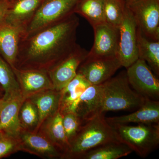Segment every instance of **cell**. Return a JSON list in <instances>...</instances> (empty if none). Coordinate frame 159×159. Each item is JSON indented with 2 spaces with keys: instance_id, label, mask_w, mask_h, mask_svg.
Wrapping results in <instances>:
<instances>
[{
  "instance_id": "8fae6325",
  "label": "cell",
  "mask_w": 159,
  "mask_h": 159,
  "mask_svg": "<svg viewBox=\"0 0 159 159\" xmlns=\"http://www.w3.org/2000/svg\"><path fill=\"white\" fill-rule=\"evenodd\" d=\"M93 44L89 57H118L119 29L104 22L93 26Z\"/></svg>"
},
{
  "instance_id": "cb8c5ba5",
  "label": "cell",
  "mask_w": 159,
  "mask_h": 159,
  "mask_svg": "<svg viewBox=\"0 0 159 159\" xmlns=\"http://www.w3.org/2000/svg\"><path fill=\"white\" fill-rule=\"evenodd\" d=\"M45 130L51 142L65 151L67 150L69 143L62 123V115L59 110L51 116L46 124Z\"/></svg>"
},
{
  "instance_id": "8992f818",
  "label": "cell",
  "mask_w": 159,
  "mask_h": 159,
  "mask_svg": "<svg viewBox=\"0 0 159 159\" xmlns=\"http://www.w3.org/2000/svg\"><path fill=\"white\" fill-rule=\"evenodd\" d=\"M126 5L142 34L159 41V0H132Z\"/></svg>"
},
{
  "instance_id": "d4e9b609",
  "label": "cell",
  "mask_w": 159,
  "mask_h": 159,
  "mask_svg": "<svg viewBox=\"0 0 159 159\" xmlns=\"http://www.w3.org/2000/svg\"><path fill=\"white\" fill-rule=\"evenodd\" d=\"M0 86L4 91L3 97L6 99L22 95L19 84L13 70L1 54Z\"/></svg>"
},
{
  "instance_id": "603a6c76",
  "label": "cell",
  "mask_w": 159,
  "mask_h": 159,
  "mask_svg": "<svg viewBox=\"0 0 159 159\" xmlns=\"http://www.w3.org/2000/svg\"><path fill=\"white\" fill-rule=\"evenodd\" d=\"M104 0H79L75 8V14L85 18L92 27L106 22Z\"/></svg>"
},
{
  "instance_id": "4dcf8cb0",
  "label": "cell",
  "mask_w": 159,
  "mask_h": 159,
  "mask_svg": "<svg viewBox=\"0 0 159 159\" xmlns=\"http://www.w3.org/2000/svg\"><path fill=\"white\" fill-rule=\"evenodd\" d=\"M5 100H6V99H5V98H4L3 97H2V98H0V113H1V110H2V107Z\"/></svg>"
},
{
  "instance_id": "5bb4252c",
  "label": "cell",
  "mask_w": 159,
  "mask_h": 159,
  "mask_svg": "<svg viewBox=\"0 0 159 159\" xmlns=\"http://www.w3.org/2000/svg\"><path fill=\"white\" fill-rule=\"evenodd\" d=\"M22 29L0 23V54L11 69L15 67L20 41L24 34Z\"/></svg>"
},
{
  "instance_id": "6da1fadb",
  "label": "cell",
  "mask_w": 159,
  "mask_h": 159,
  "mask_svg": "<svg viewBox=\"0 0 159 159\" xmlns=\"http://www.w3.org/2000/svg\"><path fill=\"white\" fill-rule=\"evenodd\" d=\"M79 19L74 14L61 21L21 38L15 67L48 71L77 48Z\"/></svg>"
},
{
  "instance_id": "f546056e",
  "label": "cell",
  "mask_w": 159,
  "mask_h": 159,
  "mask_svg": "<svg viewBox=\"0 0 159 159\" xmlns=\"http://www.w3.org/2000/svg\"><path fill=\"white\" fill-rule=\"evenodd\" d=\"M9 3V0H0V23L4 20Z\"/></svg>"
},
{
  "instance_id": "2e32d148",
  "label": "cell",
  "mask_w": 159,
  "mask_h": 159,
  "mask_svg": "<svg viewBox=\"0 0 159 159\" xmlns=\"http://www.w3.org/2000/svg\"><path fill=\"white\" fill-rule=\"evenodd\" d=\"M111 125L139 124H159V101L145 99L144 104L135 112L120 116L106 118Z\"/></svg>"
},
{
  "instance_id": "44dd1931",
  "label": "cell",
  "mask_w": 159,
  "mask_h": 159,
  "mask_svg": "<svg viewBox=\"0 0 159 159\" xmlns=\"http://www.w3.org/2000/svg\"><path fill=\"white\" fill-rule=\"evenodd\" d=\"M137 47L139 58L144 60L151 70L159 76V41L148 39L137 28Z\"/></svg>"
},
{
  "instance_id": "7a4b0ae2",
  "label": "cell",
  "mask_w": 159,
  "mask_h": 159,
  "mask_svg": "<svg viewBox=\"0 0 159 159\" xmlns=\"http://www.w3.org/2000/svg\"><path fill=\"white\" fill-rule=\"evenodd\" d=\"M86 122L84 126L80 127L70 142L65 155L66 157L80 158L88 152L101 145L109 142H121L103 113L98 114Z\"/></svg>"
},
{
  "instance_id": "ac0fdd59",
  "label": "cell",
  "mask_w": 159,
  "mask_h": 159,
  "mask_svg": "<svg viewBox=\"0 0 159 159\" xmlns=\"http://www.w3.org/2000/svg\"><path fill=\"white\" fill-rule=\"evenodd\" d=\"M90 85L83 76L77 73L76 76L60 91L61 98L59 111L61 113L70 112L75 114L80 97Z\"/></svg>"
},
{
  "instance_id": "3957f363",
  "label": "cell",
  "mask_w": 159,
  "mask_h": 159,
  "mask_svg": "<svg viewBox=\"0 0 159 159\" xmlns=\"http://www.w3.org/2000/svg\"><path fill=\"white\" fill-rule=\"evenodd\" d=\"M101 84V113L109 111L138 109L146 99L132 89L125 71Z\"/></svg>"
},
{
  "instance_id": "484cf974",
  "label": "cell",
  "mask_w": 159,
  "mask_h": 159,
  "mask_svg": "<svg viewBox=\"0 0 159 159\" xmlns=\"http://www.w3.org/2000/svg\"><path fill=\"white\" fill-rule=\"evenodd\" d=\"M125 8V0H104L106 22L119 29L124 17Z\"/></svg>"
},
{
  "instance_id": "4fadbf2b",
  "label": "cell",
  "mask_w": 159,
  "mask_h": 159,
  "mask_svg": "<svg viewBox=\"0 0 159 159\" xmlns=\"http://www.w3.org/2000/svg\"><path fill=\"white\" fill-rule=\"evenodd\" d=\"M9 5L3 21L25 31L43 0H9Z\"/></svg>"
},
{
  "instance_id": "4316f807",
  "label": "cell",
  "mask_w": 159,
  "mask_h": 159,
  "mask_svg": "<svg viewBox=\"0 0 159 159\" xmlns=\"http://www.w3.org/2000/svg\"><path fill=\"white\" fill-rule=\"evenodd\" d=\"M19 119L22 127L31 128L38 125L39 117L37 109L29 99H25L21 106Z\"/></svg>"
},
{
  "instance_id": "9a60e30c",
  "label": "cell",
  "mask_w": 159,
  "mask_h": 159,
  "mask_svg": "<svg viewBox=\"0 0 159 159\" xmlns=\"http://www.w3.org/2000/svg\"><path fill=\"white\" fill-rule=\"evenodd\" d=\"M25 99L22 95L5 99L0 113V131L18 139L22 128L20 109Z\"/></svg>"
},
{
  "instance_id": "e0dca14e",
  "label": "cell",
  "mask_w": 159,
  "mask_h": 159,
  "mask_svg": "<svg viewBox=\"0 0 159 159\" xmlns=\"http://www.w3.org/2000/svg\"><path fill=\"white\" fill-rule=\"evenodd\" d=\"M102 84L91 85L80 97L75 114L85 121L101 113Z\"/></svg>"
},
{
  "instance_id": "277c9868",
  "label": "cell",
  "mask_w": 159,
  "mask_h": 159,
  "mask_svg": "<svg viewBox=\"0 0 159 159\" xmlns=\"http://www.w3.org/2000/svg\"><path fill=\"white\" fill-rule=\"evenodd\" d=\"M111 125L121 142L141 157H146L158 147L159 124H139L136 126L126 124Z\"/></svg>"
},
{
  "instance_id": "ba28073f",
  "label": "cell",
  "mask_w": 159,
  "mask_h": 159,
  "mask_svg": "<svg viewBox=\"0 0 159 159\" xmlns=\"http://www.w3.org/2000/svg\"><path fill=\"white\" fill-rule=\"evenodd\" d=\"M119 29L118 57L122 67L126 69L139 59L136 23L126 5L124 17Z\"/></svg>"
},
{
  "instance_id": "d6986e66",
  "label": "cell",
  "mask_w": 159,
  "mask_h": 159,
  "mask_svg": "<svg viewBox=\"0 0 159 159\" xmlns=\"http://www.w3.org/2000/svg\"><path fill=\"white\" fill-rule=\"evenodd\" d=\"M28 98L37 109L39 117L38 125H39L59 110L61 93L60 91L51 89L39 92Z\"/></svg>"
},
{
  "instance_id": "9c48e42d",
  "label": "cell",
  "mask_w": 159,
  "mask_h": 159,
  "mask_svg": "<svg viewBox=\"0 0 159 159\" xmlns=\"http://www.w3.org/2000/svg\"><path fill=\"white\" fill-rule=\"evenodd\" d=\"M122 67L118 57L87 56L80 65L77 73L81 74L91 85L102 84Z\"/></svg>"
},
{
  "instance_id": "5b68a950",
  "label": "cell",
  "mask_w": 159,
  "mask_h": 159,
  "mask_svg": "<svg viewBox=\"0 0 159 159\" xmlns=\"http://www.w3.org/2000/svg\"><path fill=\"white\" fill-rule=\"evenodd\" d=\"M79 0H43L22 38L28 37L42 29L61 21L75 14Z\"/></svg>"
},
{
  "instance_id": "30bf717a",
  "label": "cell",
  "mask_w": 159,
  "mask_h": 159,
  "mask_svg": "<svg viewBox=\"0 0 159 159\" xmlns=\"http://www.w3.org/2000/svg\"><path fill=\"white\" fill-rule=\"evenodd\" d=\"M88 53L78 45L70 55L48 71L54 89L61 91L76 76L78 68Z\"/></svg>"
},
{
  "instance_id": "52a82bcc",
  "label": "cell",
  "mask_w": 159,
  "mask_h": 159,
  "mask_svg": "<svg viewBox=\"0 0 159 159\" xmlns=\"http://www.w3.org/2000/svg\"><path fill=\"white\" fill-rule=\"evenodd\" d=\"M130 86L145 99H159V80L144 60L139 58L126 68Z\"/></svg>"
},
{
  "instance_id": "7402d4cb",
  "label": "cell",
  "mask_w": 159,
  "mask_h": 159,
  "mask_svg": "<svg viewBox=\"0 0 159 159\" xmlns=\"http://www.w3.org/2000/svg\"><path fill=\"white\" fill-rule=\"evenodd\" d=\"M130 147L121 142L106 143L84 154L83 159H117L126 157L133 152Z\"/></svg>"
},
{
  "instance_id": "f1b7e54d",
  "label": "cell",
  "mask_w": 159,
  "mask_h": 159,
  "mask_svg": "<svg viewBox=\"0 0 159 159\" xmlns=\"http://www.w3.org/2000/svg\"><path fill=\"white\" fill-rule=\"evenodd\" d=\"M20 149L18 139L0 131V159L8 156L16 151Z\"/></svg>"
},
{
  "instance_id": "1f68e13d",
  "label": "cell",
  "mask_w": 159,
  "mask_h": 159,
  "mask_svg": "<svg viewBox=\"0 0 159 159\" xmlns=\"http://www.w3.org/2000/svg\"><path fill=\"white\" fill-rule=\"evenodd\" d=\"M125 1L126 3H128L129 2H131V1H132V0H125Z\"/></svg>"
},
{
  "instance_id": "83f0119b",
  "label": "cell",
  "mask_w": 159,
  "mask_h": 159,
  "mask_svg": "<svg viewBox=\"0 0 159 159\" xmlns=\"http://www.w3.org/2000/svg\"><path fill=\"white\" fill-rule=\"evenodd\" d=\"M62 123L69 143L74 139L80 126V120L76 114L66 112L62 114Z\"/></svg>"
},
{
  "instance_id": "ffe728a7",
  "label": "cell",
  "mask_w": 159,
  "mask_h": 159,
  "mask_svg": "<svg viewBox=\"0 0 159 159\" xmlns=\"http://www.w3.org/2000/svg\"><path fill=\"white\" fill-rule=\"evenodd\" d=\"M20 149L39 156L55 157L60 156L52 142L44 137L29 132H21L18 137Z\"/></svg>"
},
{
  "instance_id": "7c38bea8",
  "label": "cell",
  "mask_w": 159,
  "mask_h": 159,
  "mask_svg": "<svg viewBox=\"0 0 159 159\" xmlns=\"http://www.w3.org/2000/svg\"><path fill=\"white\" fill-rule=\"evenodd\" d=\"M21 92L25 99L46 90L54 89L48 71L37 69H12Z\"/></svg>"
}]
</instances>
